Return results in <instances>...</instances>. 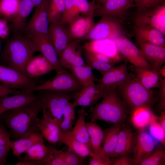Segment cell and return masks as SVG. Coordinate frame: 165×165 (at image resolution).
<instances>
[{
	"instance_id": "53",
	"label": "cell",
	"mask_w": 165,
	"mask_h": 165,
	"mask_svg": "<svg viewBox=\"0 0 165 165\" xmlns=\"http://www.w3.org/2000/svg\"><path fill=\"white\" fill-rule=\"evenodd\" d=\"M21 91L20 90L8 88L0 83V98L6 95L17 94Z\"/></svg>"
},
{
	"instance_id": "36",
	"label": "cell",
	"mask_w": 165,
	"mask_h": 165,
	"mask_svg": "<svg viewBox=\"0 0 165 165\" xmlns=\"http://www.w3.org/2000/svg\"><path fill=\"white\" fill-rule=\"evenodd\" d=\"M155 115L149 108L141 107L133 110L132 114V123L138 129H144L149 125Z\"/></svg>"
},
{
	"instance_id": "54",
	"label": "cell",
	"mask_w": 165,
	"mask_h": 165,
	"mask_svg": "<svg viewBox=\"0 0 165 165\" xmlns=\"http://www.w3.org/2000/svg\"><path fill=\"white\" fill-rule=\"evenodd\" d=\"M15 165H41V163L39 161H21L17 162Z\"/></svg>"
},
{
	"instance_id": "42",
	"label": "cell",
	"mask_w": 165,
	"mask_h": 165,
	"mask_svg": "<svg viewBox=\"0 0 165 165\" xmlns=\"http://www.w3.org/2000/svg\"><path fill=\"white\" fill-rule=\"evenodd\" d=\"M20 0H0V9L3 18L12 19L16 12Z\"/></svg>"
},
{
	"instance_id": "40",
	"label": "cell",
	"mask_w": 165,
	"mask_h": 165,
	"mask_svg": "<svg viewBox=\"0 0 165 165\" xmlns=\"http://www.w3.org/2000/svg\"><path fill=\"white\" fill-rule=\"evenodd\" d=\"M82 53L86 65L99 71L102 75L111 69L114 64L101 62L92 56L86 50L82 48Z\"/></svg>"
},
{
	"instance_id": "8",
	"label": "cell",
	"mask_w": 165,
	"mask_h": 165,
	"mask_svg": "<svg viewBox=\"0 0 165 165\" xmlns=\"http://www.w3.org/2000/svg\"><path fill=\"white\" fill-rule=\"evenodd\" d=\"M0 83L10 88L35 91L37 85L33 79L11 67L0 65Z\"/></svg>"
},
{
	"instance_id": "20",
	"label": "cell",
	"mask_w": 165,
	"mask_h": 165,
	"mask_svg": "<svg viewBox=\"0 0 165 165\" xmlns=\"http://www.w3.org/2000/svg\"><path fill=\"white\" fill-rule=\"evenodd\" d=\"M140 50L151 69L158 72L165 63V46L137 41Z\"/></svg>"
},
{
	"instance_id": "44",
	"label": "cell",
	"mask_w": 165,
	"mask_h": 165,
	"mask_svg": "<svg viewBox=\"0 0 165 165\" xmlns=\"http://www.w3.org/2000/svg\"><path fill=\"white\" fill-rule=\"evenodd\" d=\"M59 151L66 165L82 164L84 158L79 156L68 148L59 149Z\"/></svg>"
},
{
	"instance_id": "30",
	"label": "cell",
	"mask_w": 165,
	"mask_h": 165,
	"mask_svg": "<svg viewBox=\"0 0 165 165\" xmlns=\"http://www.w3.org/2000/svg\"><path fill=\"white\" fill-rule=\"evenodd\" d=\"M86 125L92 151L97 155H105L102 148L105 136L104 130L94 122L90 121L86 123Z\"/></svg>"
},
{
	"instance_id": "41",
	"label": "cell",
	"mask_w": 165,
	"mask_h": 165,
	"mask_svg": "<svg viewBox=\"0 0 165 165\" xmlns=\"http://www.w3.org/2000/svg\"><path fill=\"white\" fill-rule=\"evenodd\" d=\"M165 162V151L161 146L156 147L149 155L139 165H163Z\"/></svg>"
},
{
	"instance_id": "3",
	"label": "cell",
	"mask_w": 165,
	"mask_h": 165,
	"mask_svg": "<svg viewBox=\"0 0 165 165\" xmlns=\"http://www.w3.org/2000/svg\"><path fill=\"white\" fill-rule=\"evenodd\" d=\"M102 98L100 103L90 107V121L101 120L121 124L127 118V110L116 89L108 91Z\"/></svg>"
},
{
	"instance_id": "45",
	"label": "cell",
	"mask_w": 165,
	"mask_h": 165,
	"mask_svg": "<svg viewBox=\"0 0 165 165\" xmlns=\"http://www.w3.org/2000/svg\"><path fill=\"white\" fill-rule=\"evenodd\" d=\"M136 12L153 8L165 2V0H134Z\"/></svg>"
},
{
	"instance_id": "24",
	"label": "cell",
	"mask_w": 165,
	"mask_h": 165,
	"mask_svg": "<svg viewBox=\"0 0 165 165\" xmlns=\"http://www.w3.org/2000/svg\"><path fill=\"white\" fill-rule=\"evenodd\" d=\"M135 140V135L131 128L127 126L122 127L116 147L110 158L113 159L123 155H129L133 152Z\"/></svg>"
},
{
	"instance_id": "2",
	"label": "cell",
	"mask_w": 165,
	"mask_h": 165,
	"mask_svg": "<svg viewBox=\"0 0 165 165\" xmlns=\"http://www.w3.org/2000/svg\"><path fill=\"white\" fill-rule=\"evenodd\" d=\"M38 51L36 45L28 36L15 35L6 42L0 53V63L24 74L26 64Z\"/></svg>"
},
{
	"instance_id": "14",
	"label": "cell",
	"mask_w": 165,
	"mask_h": 165,
	"mask_svg": "<svg viewBox=\"0 0 165 165\" xmlns=\"http://www.w3.org/2000/svg\"><path fill=\"white\" fill-rule=\"evenodd\" d=\"M49 0L36 7L34 14L25 28L28 35H48L49 24L48 6Z\"/></svg>"
},
{
	"instance_id": "52",
	"label": "cell",
	"mask_w": 165,
	"mask_h": 165,
	"mask_svg": "<svg viewBox=\"0 0 165 165\" xmlns=\"http://www.w3.org/2000/svg\"><path fill=\"white\" fill-rule=\"evenodd\" d=\"M11 149L9 145H0V165H3L6 162L7 157Z\"/></svg>"
},
{
	"instance_id": "22",
	"label": "cell",
	"mask_w": 165,
	"mask_h": 165,
	"mask_svg": "<svg viewBox=\"0 0 165 165\" xmlns=\"http://www.w3.org/2000/svg\"><path fill=\"white\" fill-rule=\"evenodd\" d=\"M94 13L81 16L66 24L72 41H80L90 31L95 23Z\"/></svg>"
},
{
	"instance_id": "32",
	"label": "cell",
	"mask_w": 165,
	"mask_h": 165,
	"mask_svg": "<svg viewBox=\"0 0 165 165\" xmlns=\"http://www.w3.org/2000/svg\"><path fill=\"white\" fill-rule=\"evenodd\" d=\"M35 7L30 0H20L17 10L11 19L14 29L17 31L25 28L27 18Z\"/></svg>"
},
{
	"instance_id": "49",
	"label": "cell",
	"mask_w": 165,
	"mask_h": 165,
	"mask_svg": "<svg viewBox=\"0 0 165 165\" xmlns=\"http://www.w3.org/2000/svg\"><path fill=\"white\" fill-rule=\"evenodd\" d=\"M112 159L113 165H134L132 158L129 155H123L118 156Z\"/></svg>"
},
{
	"instance_id": "37",
	"label": "cell",
	"mask_w": 165,
	"mask_h": 165,
	"mask_svg": "<svg viewBox=\"0 0 165 165\" xmlns=\"http://www.w3.org/2000/svg\"><path fill=\"white\" fill-rule=\"evenodd\" d=\"M93 69L87 65L74 66L69 70L83 87L94 83L97 79L93 74Z\"/></svg>"
},
{
	"instance_id": "27",
	"label": "cell",
	"mask_w": 165,
	"mask_h": 165,
	"mask_svg": "<svg viewBox=\"0 0 165 165\" xmlns=\"http://www.w3.org/2000/svg\"><path fill=\"white\" fill-rule=\"evenodd\" d=\"M134 29L137 41L165 46V35L157 29L149 26L136 25H134Z\"/></svg>"
},
{
	"instance_id": "16",
	"label": "cell",
	"mask_w": 165,
	"mask_h": 165,
	"mask_svg": "<svg viewBox=\"0 0 165 165\" xmlns=\"http://www.w3.org/2000/svg\"><path fill=\"white\" fill-rule=\"evenodd\" d=\"M106 92L98 83L83 86L75 92L72 103L75 107L77 106L90 107L102 98Z\"/></svg>"
},
{
	"instance_id": "55",
	"label": "cell",
	"mask_w": 165,
	"mask_h": 165,
	"mask_svg": "<svg viewBox=\"0 0 165 165\" xmlns=\"http://www.w3.org/2000/svg\"><path fill=\"white\" fill-rule=\"evenodd\" d=\"M158 121L162 129L165 131V112L163 110L161 112L159 118L158 117Z\"/></svg>"
},
{
	"instance_id": "25",
	"label": "cell",
	"mask_w": 165,
	"mask_h": 165,
	"mask_svg": "<svg viewBox=\"0 0 165 165\" xmlns=\"http://www.w3.org/2000/svg\"><path fill=\"white\" fill-rule=\"evenodd\" d=\"M82 48L87 50L104 54L116 62L120 60L119 53L113 39L90 41Z\"/></svg>"
},
{
	"instance_id": "31",
	"label": "cell",
	"mask_w": 165,
	"mask_h": 165,
	"mask_svg": "<svg viewBox=\"0 0 165 165\" xmlns=\"http://www.w3.org/2000/svg\"><path fill=\"white\" fill-rule=\"evenodd\" d=\"M86 114L83 107L78 110V116L75 124L69 133L75 138L86 144L91 149L85 120Z\"/></svg>"
},
{
	"instance_id": "9",
	"label": "cell",
	"mask_w": 165,
	"mask_h": 165,
	"mask_svg": "<svg viewBox=\"0 0 165 165\" xmlns=\"http://www.w3.org/2000/svg\"><path fill=\"white\" fill-rule=\"evenodd\" d=\"M133 20L134 25L152 27L165 35V2L153 8L136 12Z\"/></svg>"
},
{
	"instance_id": "5",
	"label": "cell",
	"mask_w": 165,
	"mask_h": 165,
	"mask_svg": "<svg viewBox=\"0 0 165 165\" xmlns=\"http://www.w3.org/2000/svg\"><path fill=\"white\" fill-rule=\"evenodd\" d=\"M38 95L42 104V111L50 118L60 123L62 119L63 111L72 99H73L75 92L41 90Z\"/></svg>"
},
{
	"instance_id": "21",
	"label": "cell",
	"mask_w": 165,
	"mask_h": 165,
	"mask_svg": "<svg viewBox=\"0 0 165 165\" xmlns=\"http://www.w3.org/2000/svg\"><path fill=\"white\" fill-rule=\"evenodd\" d=\"M59 125V122L49 117L42 112L38 126L40 133L51 145L54 147L59 144L61 141L62 131Z\"/></svg>"
},
{
	"instance_id": "51",
	"label": "cell",
	"mask_w": 165,
	"mask_h": 165,
	"mask_svg": "<svg viewBox=\"0 0 165 165\" xmlns=\"http://www.w3.org/2000/svg\"><path fill=\"white\" fill-rule=\"evenodd\" d=\"M85 50H86L93 57L101 62L114 64L116 62L114 60L104 54L96 52Z\"/></svg>"
},
{
	"instance_id": "7",
	"label": "cell",
	"mask_w": 165,
	"mask_h": 165,
	"mask_svg": "<svg viewBox=\"0 0 165 165\" xmlns=\"http://www.w3.org/2000/svg\"><path fill=\"white\" fill-rule=\"evenodd\" d=\"M56 74L53 77L40 85H37L35 91L41 90L75 92L83 87L70 72L62 68L56 71Z\"/></svg>"
},
{
	"instance_id": "34",
	"label": "cell",
	"mask_w": 165,
	"mask_h": 165,
	"mask_svg": "<svg viewBox=\"0 0 165 165\" xmlns=\"http://www.w3.org/2000/svg\"><path fill=\"white\" fill-rule=\"evenodd\" d=\"M121 127V124H113L111 127L104 130L102 148L104 155L109 158L116 147Z\"/></svg>"
},
{
	"instance_id": "33",
	"label": "cell",
	"mask_w": 165,
	"mask_h": 165,
	"mask_svg": "<svg viewBox=\"0 0 165 165\" xmlns=\"http://www.w3.org/2000/svg\"><path fill=\"white\" fill-rule=\"evenodd\" d=\"M64 144L69 149L83 158L94 153L86 144L75 138L69 132H62L59 144Z\"/></svg>"
},
{
	"instance_id": "50",
	"label": "cell",
	"mask_w": 165,
	"mask_h": 165,
	"mask_svg": "<svg viewBox=\"0 0 165 165\" xmlns=\"http://www.w3.org/2000/svg\"><path fill=\"white\" fill-rule=\"evenodd\" d=\"M9 33V28L7 20L3 18L0 19V38H7Z\"/></svg>"
},
{
	"instance_id": "11",
	"label": "cell",
	"mask_w": 165,
	"mask_h": 165,
	"mask_svg": "<svg viewBox=\"0 0 165 165\" xmlns=\"http://www.w3.org/2000/svg\"><path fill=\"white\" fill-rule=\"evenodd\" d=\"M113 39L119 53L133 65L151 69L140 50L124 35Z\"/></svg>"
},
{
	"instance_id": "12",
	"label": "cell",
	"mask_w": 165,
	"mask_h": 165,
	"mask_svg": "<svg viewBox=\"0 0 165 165\" xmlns=\"http://www.w3.org/2000/svg\"><path fill=\"white\" fill-rule=\"evenodd\" d=\"M138 130L132 152L134 165L139 164L149 155L156 148L157 141L144 129Z\"/></svg>"
},
{
	"instance_id": "23",
	"label": "cell",
	"mask_w": 165,
	"mask_h": 165,
	"mask_svg": "<svg viewBox=\"0 0 165 165\" xmlns=\"http://www.w3.org/2000/svg\"><path fill=\"white\" fill-rule=\"evenodd\" d=\"M49 35L59 57L63 50L72 41L66 24L61 23L50 24Z\"/></svg>"
},
{
	"instance_id": "1",
	"label": "cell",
	"mask_w": 165,
	"mask_h": 165,
	"mask_svg": "<svg viewBox=\"0 0 165 165\" xmlns=\"http://www.w3.org/2000/svg\"><path fill=\"white\" fill-rule=\"evenodd\" d=\"M42 109V103L38 96L37 100L29 104L0 114V120L9 129L11 137L17 140L28 134L40 132L38 114Z\"/></svg>"
},
{
	"instance_id": "47",
	"label": "cell",
	"mask_w": 165,
	"mask_h": 165,
	"mask_svg": "<svg viewBox=\"0 0 165 165\" xmlns=\"http://www.w3.org/2000/svg\"><path fill=\"white\" fill-rule=\"evenodd\" d=\"M11 135L6 129L3 122L0 120V145H9L10 147L12 141Z\"/></svg>"
},
{
	"instance_id": "15",
	"label": "cell",
	"mask_w": 165,
	"mask_h": 165,
	"mask_svg": "<svg viewBox=\"0 0 165 165\" xmlns=\"http://www.w3.org/2000/svg\"><path fill=\"white\" fill-rule=\"evenodd\" d=\"M127 64L125 62L118 66L113 67L98 79V84L105 91L116 89L118 86L133 78L127 71Z\"/></svg>"
},
{
	"instance_id": "39",
	"label": "cell",
	"mask_w": 165,
	"mask_h": 165,
	"mask_svg": "<svg viewBox=\"0 0 165 165\" xmlns=\"http://www.w3.org/2000/svg\"><path fill=\"white\" fill-rule=\"evenodd\" d=\"M72 103L69 102L63 113L62 119L60 123V129L63 132H69L73 128L75 118V108Z\"/></svg>"
},
{
	"instance_id": "56",
	"label": "cell",
	"mask_w": 165,
	"mask_h": 165,
	"mask_svg": "<svg viewBox=\"0 0 165 165\" xmlns=\"http://www.w3.org/2000/svg\"><path fill=\"white\" fill-rule=\"evenodd\" d=\"M33 3L35 6L37 7L43 3L46 0H30Z\"/></svg>"
},
{
	"instance_id": "57",
	"label": "cell",
	"mask_w": 165,
	"mask_h": 165,
	"mask_svg": "<svg viewBox=\"0 0 165 165\" xmlns=\"http://www.w3.org/2000/svg\"><path fill=\"white\" fill-rule=\"evenodd\" d=\"M160 74L163 78H165V65H163L158 71Z\"/></svg>"
},
{
	"instance_id": "59",
	"label": "cell",
	"mask_w": 165,
	"mask_h": 165,
	"mask_svg": "<svg viewBox=\"0 0 165 165\" xmlns=\"http://www.w3.org/2000/svg\"><path fill=\"white\" fill-rule=\"evenodd\" d=\"M3 18V15L0 9V19Z\"/></svg>"
},
{
	"instance_id": "17",
	"label": "cell",
	"mask_w": 165,
	"mask_h": 165,
	"mask_svg": "<svg viewBox=\"0 0 165 165\" xmlns=\"http://www.w3.org/2000/svg\"><path fill=\"white\" fill-rule=\"evenodd\" d=\"M78 40L71 41L58 57L60 65L68 70L74 66L86 65L82 57V47Z\"/></svg>"
},
{
	"instance_id": "10",
	"label": "cell",
	"mask_w": 165,
	"mask_h": 165,
	"mask_svg": "<svg viewBox=\"0 0 165 165\" xmlns=\"http://www.w3.org/2000/svg\"><path fill=\"white\" fill-rule=\"evenodd\" d=\"M134 0H107L103 5H97L94 16H107L121 22L124 21L128 11L136 7Z\"/></svg>"
},
{
	"instance_id": "28",
	"label": "cell",
	"mask_w": 165,
	"mask_h": 165,
	"mask_svg": "<svg viewBox=\"0 0 165 165\" xmlns=\"http://www.w3.org/2000/svg\"><path fill=\"white\" fill-rule=\"evenodd\" d=\"M41 134L32 132L26 134L19 139L12 141L10 147L12 149L13 154L22 160L21 155L35 144L44 141Z\"/></svg>"
},
{
	"instance_id": "35",
	"label": "cell",
	"mask_w": 165,
	"mask_h": 165,
	"mask_svg": "<svg viewBox=\"0 0 165 165\" xmlns=\"http://www.w3.org/2000/svg\"><path fill=\"white\" fill-rule=\"evenodd\" d=\"M44 141L37 142L31 146L24 153L22 161H39L42 165L47 159L50 152L49 145H46Z\"/></svg>"
},
{
	"instance_id": "38",
	"label": "cell",
	"mask_w": 165,
	"mask_h": 165,
	"mask_svg": "<svg viewBox=\"0 0 165 165\" xmlns=\"http://www.w3.org/2000/svg\"><path fill=\"white\" fill-rule=\"evenodd\" d=\"M66 0H49L48 14L50 24L61 23Z\"/></svg>"
},
{
	"instance_id": "29",
	"label": "cell",
	"mask_w": 165,
	"mask_h": 165,
	"mask_svg": "<svg viewBox=\"0 0 165 165\" xmlns=\"http://www.w3.org/2000/svg\"><path fill=\"white\" fill-rule=\"evenodd\" d=\"M133 70L137 73L141 83L147 89L158 88L160 85L161 75L158 72L144 67L133 65Z\"/></svg>"
},
{
	"instance_id": "13",
	"label": "cell",
	"mask_w": 165,
	"mask_h": 165,
	"mask_svg": "<svg viewBox=\"0 0 165 165\" xmlns=\"http://www.w3.org/2000/svg\"><path fill=\"white\" fill-rule=\"evenodd\" d=\"M97 5L93 0H66L61 23L68 24L79 17L94 13Z\"/></svg>"
},
{
	"instance_id": "48",
	"label": "cell",
	"mask_w": 165,
	"mask_h": 165,
	"mask_svg": "<svg viewBox=\"0 0 165 165\" xmlns=\"http://www.w3.org/2000/svg\"><path fill=\"white\" fill-rule=\"evenodd\" d=\"M159 95L160 101L158 104L159 108L162 110L165 109V78L160 79L159 86Z\"/></svg>"
},
{
	"instance_id": "26",
	"label": "cell",
	"mask_w": 165,
	"mask_h": 165,
	"mask_svg": "<svg viewBox=\"0 0 165 165\" xmlns=\"http://www.w3.org/2000/svg\"><path fill=\"white\" fill-rule=\"evenodd\" d=\"M54 68L50 62L41 54L33 57L26 64L24 74L28 78L33 79L45 75Z\"/></svg>"
},
{
	"instance_id": "46",
	"label": "cell",
	"mask_w": 165,
	"mask_h": 165,
	"mask_svg": "<svg viewBox=\"0 0 165 165\" xmlns=\"http://www.w3.org/2000/svg\"><path fill=\"white\" fill-rule=\"evenodd\" d=\"M90 157L89 165H112V159L105 155L98 156L93 153Z\"/></svg>"
},
{
	"instance_id": "60",
	"label": "cell",
	"mask_w": 165,
	"mask_h": 165,
	"mask_svg": "<svg viewBox=\"0 0 165 165\" xmlns=\"http://www.w3.org/2000/svg\"><path fill=\"white\" fill-rule=\"evenodd\" d=\"M1 41H0V53L1 52Z\"/></svg>"
},
{
	"instance_id": "19",
	"label": "cell",
	"mask_w": 165,
	"mask_h": 165,
	"mask_svg": "<svg viewBox=\"0 0 165 165\" xmlns=\"http://www.w3.org/2000/svg\"><path fill=\"white\" fill-rule=\"evenodd\" d=\"M38 96L32 91H21L11 96L0 98V114L6 111L29 104L36 101Z\"/></svg>"
},
{
	"instance_id": "6",
	"label": "cell",
	"mask_w": 165,
	"mask_h": 165,
	"mask_svg": "<svg viewBox=\"0 0 165 165\" xmlns=\"http://www.w3.org/2000/svg\"><path fill=\"white\" fill-rule=\"evenodd\" d=\"M122 22L114 18L101 17V19L94 26L89 32L79 41L114 39L124 34Z\"/></svg>"
},
{
	"instance_id": "43",
	"label": "cell",
	"mask_w": 165,
	"mask_h": 165,
	"mask_svg": "<svg viewBox=\"0 0 165 165\" xmlns=\"http://www.w3.org/2000/svg\"><path fill=\"white\" fill-rule=\"evenodd\" d=\"M158 118L156 116L151 121L149 125V133L153 138L160 142L164 147L165 131L162 129L158 121Z\"/></svg>"
},
{
	"instance_id": "58",
	"label": "cell",
	"mask_w": 165,
	"mask_h": 165,
	"mask_svg": "<svg viewBox=\"0 0 165 165\" xmlns=\"http://www.w3.org/2000/svg\"><path fill=\"white\" fill-rule=\"evenodd\" d=\"M94 1L98 5L101 6L104 5L107 0H92Z\"/></svg>"
},
{
	"instance_id": "4",
	"label": "cell",
	"mask_w": 165,
	"mask_h": 165,
	"mask_svg": "<svg viewBox=\"0 0 165 165\" xmlns=\"http://www.w3.org/2000/svg\"><path fill=\"white\" fill-rule=\"evenodd\" d=\"M116 89L126 105L133 110L141 107L150 108L156 100L154 91L145 87L136 76Z\"/></svg>"
},
{
	"instance_id": "18",
	"label": "cell",
	"mask_w": 165,
	"mask_h": 165,
	"mask_svg": "<svg viewBox=\"0 0 165 165\" xmlns=\"http://www.w3.org/2000/svg\"><path fill=\"white\" fill-rule=\"evenodd\" d=\"M27 36L35 44L39 51L52 64L54 70L62 68L59 64L58 57L49 35L28 34Z\"/></svg>"
}]
</instances>
